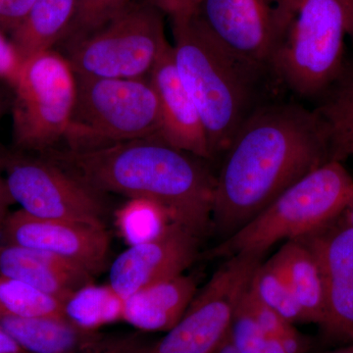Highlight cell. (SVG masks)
<instances>
[{
    "label": "cell",
    "mask_w": 353,
    "mask_h": 353,
    "mask_svg": "<svg viewBox=\"0 0 353 353\" xmlns=\"http://www.w3.org/2000/svg\"><path fill=\"white\" fill-rule=\"evenodd\" d=\"M270 259L287 280L305 322L320 326L326 310V279L310 248L301 241H288Z\"/></svg>",
    "instance_id": "e0dca14e"
},
{
    "label": "cell",
    "mask_w": 353,
    "mask_h": 353,
    "mask_svg": "<svg viewBox=\"0 0 353 353\" xmlns=\"http://www.w3.org/2000/svg\"><path fill=\"white\" fill-rule=\"evenodd\" d=\"M326 279V310L320 325L325 338L353 343V275H330Z\"/></svg>",
    "instance_id": "d4e9b609"
},
{
    "label": "cell",
    "mask_w": 353,
    "mask_h": 353,
    "mask_svg": "<svg viewBox=\"0 0 353 353\" xmlns=\"http://www.w3.org/2000/svg\"><path fill=\"white\" fill-rule=\"evenodd\" d=\"M325 276L353 275V226L336 220L304 238Z\"/></svg>",
    "instance_id": "7402d4cb"
},
{
    "label": "cell",
    "mask_w": 353,
    "mask_h": 353,
    "mask_svg": "<svg viewBox=\"0 0 353 353\" xmlns=\"http://www.w3.org/2000/svg\"><path fill=\"white\" fill-rule=\"evenodd\" d=\"M64 304L32 285L0 276V316L65 317Z\"/></svg>",
    "instance_id": "603a6c76"
},
{
    "label": "cell",
    "mask_w": 353,
    "mask_h": 353,
    "mask_svg": "<svg viewBox=\"0 0 353 353\" xmlns=\"http://www.w3.org/2000/svg\"><path fill=\"white\" fill-rule=\"evenodd\" d=\"M229 339L238 353H301L303 336L283 340L269 336L260 328L241 297L234 311Z\"/></svg>",
    "instance_id": "cb8c5ba5"
},
{
    "label": "cell",
    "mask_w": 353,
    "mask_h": 353,
    "mask_svg": "<svg viewBox=\"0 0 353 353\" xmlns=\"http://www.w3.org/2000/svg\"><path fill=\"white\" fill-rule=\"evenodd\" d=\"M216 353H238L236 352V350H234L233 345H232L231 341H230L229 336H228V339L226 341H225L224 343H223L222 347L218 350V352Z\"/></svg>",
    "instance_id": "8d00e7d4"
},
{
    "label": "cell",
    "mask_w": 353,
    "mask_h": 353,
    "mask_svg": "<svg viewBox=\"0 0 353 353\" xmlns=\"http://www.w3.org/2000/svg\"><path fill=\"white\" fill-rule=\"evenodd\" d=\"M164 14L146 0L132 2L108 24L65 50L76 76L148 79L165 50Z\"/></svg>",
    "instance_id": "52a82bcc"
},
{
    "label": "cell",
    "mask_w": 353,
    "mask_h": 353,
    "mask_svg": "<svg viewBox=\"0 0 353 353\" xmlns=\"http://www.w3.org/2000/svg\"><path fill=\"white\" fill-rule=\"evenodd\" d=\"M0 276L32 285L65 303L76 290L92 284L94 275L51 253L6 245L0 246Z\"/></svg>",
    "instance_id": "9a60e30c"
},
{
    "label": "cell",
    "mask_w": 353,
    "mask_h": 353,
    "mask_svg": "<svg viewBox=\"0 0 353 353\" xmlns=\"http://www.w3.org/2000/svg\"><path fill=\"white\" fill-rule=\"evenodd\" d=\"M314 109L329 132L332 160L343 162L353 146V57Z\"/></svg>",
    "instance_id": "ffe728a7"
},
{
    "label": "cell",
    "mask_w": 353,
    "mask_h": 353,
    "mask_svg": "<svg viewBox=\"0 0 353 353\" xmlns=\"http://www.w3.org/2000/svg\"><path fill=\"white\" fill-rule=\"evenodd\" d=\"M2 234L7 245L51 253L92 275L108 264L110 236L104 227L41 219L21 209L7 216Z\"/></svg>",
    "instance_id": "4fadbf2b"
},
{
    "label": "cell",
    "mask_w": 353,
    "mask_h": 353,
    "mask_svg": "<svg viewBox=\"0 0 353 353\" xmlns=\"http://www.w3.org/2000/svg\"><path fill=\"white\" fill-rule=\"evenodd\" d=\"M281 2L201 0L190 15L209 38L239 62L273 78L269 48Z\"/></svg>",
    "instance_id": "8fae6325"
},
{
    "label": "cell",
    "mask_w": 353,
    "mask_h": 353,
    "mask_svg": "<svg viewBox=\"0 0 353 353\" xmlns=\"http://www.w3.org/2000/svg\"><path fill=\"white\" fill-rule=\"evenodd\" d=\"M6 95L2 94L1 90H0V117H1L2 113H3L4 109L6 108Z\"/></svg>",
    "instance_id": "74e56055"
},
{
    "label": "cell",
    "mask_w": 353,
    "mask_h": 353,
    "mask_svg": "<svg viewBox=\"0 0 353 353\" xmlns=\"http://www.w3.org/2000/svg\"><path fill=\"white\" fill-rule=\"evenodd\" d=\"M41 157L101 194L155 202L171 222L183 225L199 238L212 228L216 176L204 159L158 137L85 152L51 148Z\"/></svg>",
    "instance_id": "7a4b0ae2"
},
{
    "label": "cell",
    "mask_w": 353,
    "mask_h": 353,
    "mask_svg": "<svg viewBox=\"0 0 353 353\" xmlns=\"http://www.w3.org/2000/svg\"><path fill=\"white\" fill-rule=\"evenodd\" d=\"M132 3V0H76L73 22L60 44L66 50L108 24Z\"/></svg>",
    "instance_id": "83f0119b"
},
{
    "label": "cell",
    "mask_w": 353,
    "mask_h": 353,
    "mask_svg": "<svg viewBox=\"0 0 353 353\" xmlns=\"http://www.w3.org/2000/svg\"><path fill=\"white\" fill-rule=\"evenodd\" d=\"M197 294L192 276H176L134 292L124 301L123 321L143 333L167 332L185 314Z\"/></svg>",
    "instance_id": "2e32d148"
},
{
    "label": "cell",
    "mask_w": 353,
    "mask_h": 353,
    "mask_svg": "<svg viewBox=\"0 0 353 353\" xmlns=\"http://www.w3.org/2000/svg\"><path fill=\"white\" fill-rule=\"evenodd\" d=\"M224 157L216 176L211 226L225 240L331 161L328 129L314 109L265 102L243 123Z\"/></svg>",
    "instance_id": "6da1fadb"
},
{
    "label": "cell",
    "mask_w": 353,
    "mask_h": 353,
    "mask_svg": "<svg viewBox=\"0 0 353 353\" xmlns=\"http://www.w3.org/2000/svg\"><path fill=\"white\" fill-rule=\"evenodd\" d=\"M353 157V146L352 148H350V152H348V157Z\"/></svg>",
    "instance_id": "ab89813d"
},
{
    "label": "cell",
    "mask_w": 353,
    "mask_h": 353,
    "mask_svg": "<svg viewBox=\"0 0 353 353\" xmlns=\"http://www.w3.org/2000/svg\"><path fill=\"white\" fill-rule=\"evenodd\" d=\"M170 222L161 206L145 199H130L116 214L118 229L130 245L152 240Z\"/></svg>",
    "instance_id": "4316f807"
},
{
    "label": "cell",
    "mask_w": 353,
    "mask_h": 353,
    "mask_svg": "<svg viewBox=\"0 0 353 353\" xmlns=\"http://www.w3.org/2000/svg\"><path fill=\"white\" fill-rule=\"evenodd\" d=\"M75 12L76 0H36L10 34V41L23 61L61 43Z\"/></svg>",
    "instance_id": "d6986e66"
},
{
    "label": "cell",
    "mask_w": 353,
    "mask_h": 353,
    "mask_svg": "<svg viewBox=\"0 0 353 353\" xmlns=\"http://www.w3.org/2000/svg\"><path fill=\"white\" fill-rule=\"evenodd\" d=\"M331 353H353V343L345 345V347L340 348V350H334Z\"/></svg>",
    "instance_id": "f35d334b"
},
{
    "label": "cell",
    "mask_w": 353,
    "mask_h": 353,
    "mask_svg": "<svg viewBox=\"0 0 353 353\" xmlns=\"http://www.w3.org/2000/svg\"><path fill=\"white\" fill-rule=\"evenodd\" d=\"M36 0H0V30L11 34L21 24Z\"/></svg>",
    "instance_id": "4dcf8cb0"
},
{
    "label": "cell",
    "mask_w": 353,
    "mask_h": 353,
    "mask_svg": "<svg viewBox=\"0 0 353 353\" xmlns=\"http://www.w3.org/2000/svg\"><path fill=\"white\" fill-rule=\"evenodd\" d=\"M345 17V32L353 41V0H341Z\"/></svg>",
    "instance_id": "e575fe53"
},
{
    "label": "cell",
    "mask_w": 353,
    "mask_h": 353,
    "mask_svg": "<svg viewBox=\"0 0 353 353\" xmlns=\"http://www.w3.org/2000/svg\"><path fill=\"white\" fill-rule=\"evenodd\" d=\"M199 238L170 222L152 240L130 245L114 260L109 285L123 299L162 281L182 275L199 254Z\"/></svg>",
    "instance_id": "7c38bea8"
},
{
    "label": "cell",
    "mask_w": 353,
    "mask_h": 353,
    "mask_svg": "<svg viewBox=\"0 0 353 353\" xmlns=\"http://www.w3.org/2000/svg\"><path fill=\"white\" fill-rule=\"evenodd\" d=\"M124 301L110 285L88 284L65 301V317L81 328L97 331L123 320Z\"/></svg>",
    "instance_id": "44dd1931"
},
{
    "label": "cell",
    "mask_w": 353,
    "mask_h": 353,
    "mask_svg": "<svg viewBox=\"0 0 353 353\" xmlns=\"http://www.w3.org/2000/svg\"><path fill=\"white\" fill-rule=\"evenodd\" d=\"M164 15L172 18L190 15L201 0H146Z\"/></svg>",
    "instance_id": "1f68e13d"
},
{
    "label": "cell",
    "mask_w": 353,
    "mask_h": 353,
    "mask_svg": "<svg viewBox=\"0 0 353 353\" xmlns=\"http://www.w3.org/2000/svg\"><path fill=\"white\" fill-rule=\"evenodd\" d=\"M338 220L341 221V223H345V224L352 225V226H353V199L350 201V203L348 204L347 208L343 210V212L341 213Z\"/></svg>",
    "instance_id": "d590c367"
},
{
    "label": "cell",
    "mask_w": 353,
    "mask_h": 353,
    "mask_svg": "<svg viewBox=\"0 0 353 353\" xmlns=\"http://www.w3.org/2000/svg\"><path fill=\"white\" fill-rule=\"evenodd\" d=\"M152 343L141 331L109 336L102 334L88 347L71 353H145Z\"/></svg>",
    "instance_id": "f1b7e54d"
},
{
    "label": "cell",
    "mask_w": 353,
    "mask_h": 353,
    "mask_svg": "<svg viewBox=\"0 0 353 353\" xmlns=\"http://www.w3.org/2000/svg\"><path fill=\"white\" fill-rule=\"evenodd\" d=\"M250 289L261 303L288 322L292 325L306 323L287 280L271 259L257 267L250 281Z\"/></svg>",
    "instance_id": "484cf974"
},
{
    "label": "cell",
    "mask_w": 353,
    "mask_h": 353,
    "mask_svg": "<svg viewBox=\"0 0 353 353\" xmlns=\"http://www.w3.org/2000/svg\"><path fill=\"white\" fill-rule=\"evenodd\" d=\"M13 90V139L18 148L43 152L64 141L77 85L62 53L48 50L23 61Z\"/></svg>",
    "instance_id": "ba28073f"
},
{
    "label": "cell",
    "mask_w": 353,
    "mask_h": 353,
    "mask_svg": "<svg viewBox=\"0 0 353 353\" xmlns=\"http://www.w3.org/2000/svg\"><path fill=\"white\" fill-rule=\"evenodd\" d=\"M263 257L253 253L228 257L175 326L153 341L145 353L217 352L229 336L234 311Z\"/></svg>",
    "instance_id": "9c48e42d"
},
{
    "label": "cell",
    "mask_w": 353,
    "mask_h": 353,
    "mask_svg": "<svg viewBox=\"0 0 353 353\" xmlns=\"http://www.w3.org/2000/svg\"><path fill=\"white\" fill-rule=\"evenodd\" d=\"M0 326L29 353H71L103 334L81 328L66 317L0 316Z\"/></svg>",
    "instance_id": "ac0fdd59"
},
{
    "label": "cell",
    "mask_w": 353,
    "mask_h": 353,
    "mask_svg": "<svg viewBox=\"0 0 353 353\" xmlns=\"http://www.w3.org/2000/svg\"><path fill=\"white\" fill-rule=\"evenodd\" d=\"M13 199L7 189L6 179L2 178L0 174V232L3 229L4 223L7 218V210L9 205L12 203Z\"/></svg>",
    "instance_id": "d6a6232c"
},
{
    "label": "cell",
    "mask_w": 353,
    "mask_h": 353,
    "mask_svg": "<svg viewBox=\"0 0 353 353\" xmlns=\"http://www.w3.org/2000/svg\"><path fill=\"white\" fill-rule=\"evenodd\" d=\"M353 199V178L343 162L331 160L285 190L270 205L223 240L211 255H265L281 241L299 240L338 220Z\"/></svg>",
    "instance_id": "5b68a950"
},
{
    "label": "cell",
    "mask_w": 353,
    "mask_h": 353,
    "mask_svg": "<svg viewBox=\"0 0 353 353\" xmlns=\"http://www.w3.org/2000/svg\"><path fill=\"white\" fill-rule=\"evenodd\" d=\"M0 353H29L0 326Z\"/></svg>",
    "instance_id": "836d02e7"
},
{
    "label": "cell",
    "mask_w": 353,
    "mask_h": 353,
    "mask_svg": "<svg viewBox=\"0 0 353 353\" xmlns=\"http://www.w3.org/2000/svg\"><path fill=\"white\" fill-rule=\"evenodd\" d=\"M23 60L10 39L0 30V81L14 88L19 78Z\"/></svg>",
    "instance_id": "f546056e"
},
{
    "label": "cell",
    "mask_w": 353,
    "mask_h": 353,
    "mask_svg": "<svg viewBox=\"0 0 353 353\" xmlns=\"http://www.w3.org/2000/svg\"><path fill=\"white\" fill-rule=\"evenodd\" d=\"M171 22L179 75L201 114L212 158L224 154L243 123L265 103L261 85L269 76L221 48L190 15Z\"/></svg>",
    "instance_id": "3957f363"
},
{
    "label": "cell",
    "mask_w": 353,
    "mask_h": 353,
    "mask_svg": "<svg viewBox=\"0 0 353 353\" xmlns=\"http://www.w3.org/2000/svg\"><path fill=\"white\" fill-rule=\"evenodd\" d=\"M150 80L159 108V138L194 157L212 159L201 114L179 75L172 44L158 59Z\"/></svg>",
    "instance_id": "5bb4252c"
},
{
    "label": "cell",
    "mask_w": 353,
    "mask_h": 353,
    "mask_svg": "<svg viewBox=\"0 0 353 353\" xmlns=\"http://www.w3.org/2000/svg\"><path fill=\"white\" fill-rule=\"evenodd\" d=\"M341 0H282L269 48L274 80L303 99H321L345 65Z\"/></svg>",
    "instance_id": "277c9868"
},
{
    "label": "cell",
    "mask_w": 353,
    "mask_h": 353,
    "mask_svg": "<svg viewBox=\"0 0 353 353\" xmlns=\"http://www.w3.org/2000/svg\"><path fill=\"white\" fill-rule=\"evenodd\" d=\"M6 182L13 201L28 214L106 228L103 194L46 157L11 159Z\"/></svg>",
    "instance_id": "30bf717a"
},
{
    "label": "cell",
    "mask_w": 353,
    "mask_h": 353,
    "mask_svg": "<svg viewBox=\"0 0 353 353\" xmlns=\"http://www.w3.org/2000/svg\"><path fill=\"white\" fill-rule=\"evenodd\" d=\"M76 101L64 141L74 152L160 136L157 94L148 79L76 76Z\"/></svg>",
    "instance_id": "8992f818"
}]
</instances>
